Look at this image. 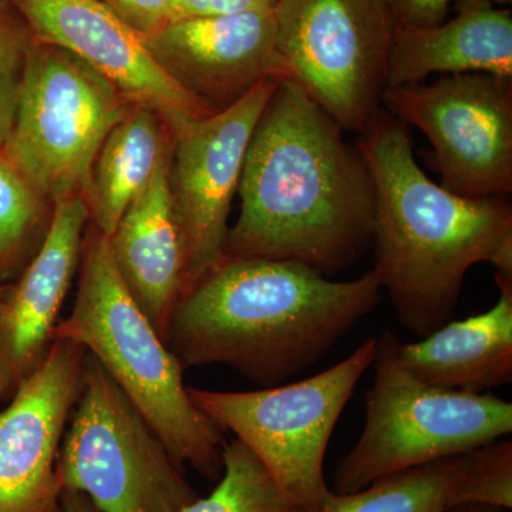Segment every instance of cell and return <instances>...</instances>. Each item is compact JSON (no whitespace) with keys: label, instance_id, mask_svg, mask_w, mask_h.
Segmentation results:
<instances>
[{"label":"cell","instance_id":"6da1fadb","mask_svg":"<svg viewBox=\"0 0 512 512\" xmlns=\"http://www.w3.org/2000/svg\"><path fill=\"white\" fill-rule=\"evenodd\" d=\"M345 131L286 77L249 141L224 258L299 262L328 276L373 244L375 188Z\"/></svg>","mask_w":512,"mask_h":512},{"label":"cell","instance_id":"7a4b0ae2","mask_svg":"<svg viewBox=\"0 0 512 512\" xmlns=\"http://www.w3.org/2000/svg\"><path fill=\"white\" fill-rule=\"evenodd\" d=\"M375 269L332 281L309 266L224 258L175 305L165 343L185 369L222 365L278 386L322 359L382 301Z\"/></svg>","mask_w":512,"mask_h":512},{"label":"cell","instance_id":"3957f363","mask_svg":"<svg viewBox=\"0 0 512 512\" xmlns=\"http://www.w3.org/2000/svg\"><path fill=\"white\" fill-rule=\"evenodd\" d=\"M375 188V272L400 322L419 338L456 311L467 272L488 262L512 278L507 198L461 197L433 183L414 157L410 130L386 110L357 136Z\"/></svg>","mask_w":512,"mask_h":512},{"label":"cell","instance_id":"277c9868","mask_svg":"<svg viewBox=\"0 0 512 512\" xmlns=\"http://www.w3.org/2000/svg\"><path fill=\"white\" fill-rule=\"evenodd\" d=\"M72 312L53 340H70L92 355L146 417L175 463L220 480L222 431L195 407L184 367L121 281L109 237L87 225Z\"/></svg>","mask_w":512,"mask_h":512},{"label":"cell","instance_id":"5b68a950","mask_svg":"<svg viewBox=\"0 0 512 512\" xmlns=\"http://www.w3.org/2000/svg\"><path fill=\"white\" fill-rule=\"evenodd\" d=\"M399 343L389 329L376 339L366 423L336 468L338 494L356 493L380 478L463 456L512 431L510 402L424 383L400 362Z\"/></svg>","mask_w":512,"mask_h":512},{"label":"cell","instance_id":"8992f818","mask_svg":"<svg viewBox=\"0 0 512 512\" xmlns=\"http://www.w3.org/2000/svg\"><path fill=\"white\" fill-rule=\"evenodd\" d=\"M57 457L62 491L101 512H177L197 500L146 417L92 355Z\"/></svg>","mask_w":512,"mask_h":512},{"label":"cell","instance_id":"52a82bcc","mask_svg":"<svg viewBox=\"0 0 512 512\" xmlns=\"http://www.w3.org/2000/svg\"><path fill=\"white\" fill-rule=\"evenodd\" d=\"M376 338L319 375L254 392L188 387L192 403L221 431H232L259 458L276 484L309 512L333 491L326 484V450L356 384L373 366Z\"/></svg>","mask_w":512,"mask_h":512},{"label":"cell","instance_id":"ba28073f","mask_svg":"<svg viewBox=\"0 0 512 512\" xmlns=\"http://www.w3.org/2000/svg\"><path fill=\"white\" fill-rule=\"evenodd\" d=\"M133 104L73 53L35 39L2 150L52 204L83 195L100 147Z\"/></svg>","mask_w":512,"mask_h":512},{"label":"cell","instance_id":"9c48e42d","mask_svg":"<svg viewBox=\"0 0 512 512\" xmlns=\"http://www.w3.org/2000/svg\"><path fill=\"white\" fill-rule=\"evenodd\" d=\"M276 45L289 79L343 131L383 111L394 28L384 0H278Z\"/></svg>","mask_w":512,"mask_h":512},{"label":"cell","instance_id":"30bf717a","mask_svg":"<svg viewBox=\"0 0 512 512\" xmlns=\"http://www.w3.org/2000/svg\"><path fill=\"white\" fill-rule=\"evenodd\" d=\"M383 110L429 138L441 187L476 200L511 194L512 79L450 74L389 87Z\"/></svg>","mask_w":512,"mask_h":512},{"label":"cell","instance_id":"8fae6325","mask_svg":"<svg viewBox=\"0 0 512 512\" xmlns=\"http://www.w3.org/2000/svg\"><path fill=\"white\" fill-rule=\"evenodd\" d=\"M281 80H264L228 109L192 121L173 137L170 185L187 247V289L224 259L249 141Z\"/></svg>","mask_w":512,"mask_h":512},{"label":"cell","instance_id":"7c38bea8","mask_svg":"<svg viewBox=\"0 0 512 512\" xmlns=\"http://www.w3.org/2000/svg\"><path fill=\"white\" fill-rule=\"evenodd\" d=\"M86 350L53 340L0 412V512H62L57 457L82 389Z\"/></svg>","mask_w":512,"mask_h":512},{"label":"cell","instance_id":"4fadbf2b","mask_svg":"<svg viewBox=\"0 0 512 512\" xmlns=\"http://www.w3.org/2000/svg\"><path fill=\"white\" fill-rule=\"evenodd\" d=\"M143 39L168 76L211 114L228 109L266 79L289 77L276 45L275 6L171 20Z\"/></svg>","mask_w":512,"mask_h":512},{"label":"cell","instance_id":"5bb4252c","mask_svg":"<svg viewBox=\"0 0 512 512\" xmlns=\"http://www.w3.org/2000/svg\"><path fill=\"white\" fill-rule=\"evenodd\" d=\"M36 40L62 47L110 80L131 103L157 111L173 137L211 116L168 76L143 36L99 0H10Z\"/></svg>","mask_w":512,"mask_h":512},{"label":"cell","instance_id":"9a60e30c","mask_svg":"<svg viewBox=\"0 0 512 512\" xmlns=\"http://www.w3.org/2000/svg\"><path fill=\"white\" fill-rule=\"evenodd\" d=\"M90 217L83 195L53 202L52 220L22 278L0 306V375L18 387L45 359L74 275Z\"/></svg>","mask_w":512,"mask_h":512},{"label":"cell","instance_id":"2e32d148","mask_svg":"<svg viewBox=\"0 0 512 512\" xmlns=\"http://www.w3.org/2000/svg\"><path fill=\"white\" fill-rule=\"evenodd\" d=\"M170 160L171 154L109 237L121 281L164 342L168 319L188 286L187 247L171 194Z\"/></svg>","mask_w":512,"mask_h":512},{"label":"cell","instance_id":"e0dca14e","mask_svg":"<svg viewBox=\"0 0 512 512\" xmlns=\"http://www.w3.org/2000/svg\"><path fill=\"white\" fill-rule=\"evenodd\" d=\"M454 18L429 28H394L387 89L431 74H493L512 79V13L490 0H456Z\"/></svg>","mask_w":512,"mask_h":512},{"label":"cell","instance_id":"ac0fdd59","mask_svg":"<svg viewBox=\"0 0 512 512\" xmlns=\"http://www.w3.org/2000/svg\"><path fill=\"white\" fill-rule=\"evenodd\" d=\"M490 311L447 322L426 338L399 343L397 355L417 379L458 392L483 393L512 380V278L495 276Z\"/></svg>","mask_w":512,"mask_h":512},{"label":"cell","instance_id":"d6986e66","mask_svg":"<svg viewBox=\"0 0 512 512\" xmlns=\"http://www.w3.org/2000/svg\"><path fill=\"white\" fill-rule=\"evenodd\" d=\"M171 150L173 134L163 117L150 107L133 104L110 131L94 160L83 194L90 224L110 237Z\"/></svg>","mask_w":512,"mask_h":512},{"label":"cell","instance_id":"ffe728a7","mask_svg":"<svg viewBox=\"0 0 512 512\" xmlns=\"http://www.w3.org/2000/svg\"><path fill=\"white\" fill-rule=\"evenodd\" d=\"M468 454L380 478L356 493H332L319 512H448Z\"/></svg>","mask_w":512,"mask_h":512},{"label":"cell","instance_id":"44dd1931","mask_svg":"<svg viewBox=\"0 0 512 512\" xmlns=\"http://www.w3.org/2000/svg\"><path fill=\"white\" fill-rule=\"evenodd\" d=\"M46 200L0 148V278L33 258L52 220Z\"/></svg>","mask_w":512,"mask_h":512},{"label":"cell","instance_id":"7402d4cb","mask_svg":"<svg viewBox=\"0 0 512 512\" xmlns=\"http://www.w3.org/2000/svg\"><path fill=\"white\" fill-rule=\"evenodd\" d=\"M222 460L224 468L214 491L177 512H309L276 484L242 441L225 444Z\"/></svg>","mask_w":512,"mask_h":512},{"label":"cell","instance_id":"603a6c76","mask_svg":"<svg viewBox=\"0 0 512 512\" xmlns=\"http://www.w3.org/2000/svg\"><path fill=\"white\" fill-rule=\"evenodd\" d=\"M477 504L512 507V443L495 440L468 453L463 477L453 497L454 508Z\"/></svg>","mask_w":512,"mask_h":512},{"label":"cell","instance_id":"cb8c5ba5","mask_svg":"<svg viewBox=\"0 0 512 512\" xmlns=\"http://www.w3.org/2000/svg\"><path fill=\"white\" fill-rule=\"evenodd\" d=\"M35 36L9 0H0V148L15 123L23 73Z\"/></svg>","mask_w":512,"mask_h":512},{"label":"cell","instance_id":"d4e9b609","mask_svg":"<svg viewBox=\"0 0 512 512\" xmlns=\"http://www.w3.org/2000/svg\"><path fill=\"white\" fill-rule=\"evenodd\" d=\"M127 26L148 36L171 22V0H99Z\"/></svg>","mask_w":512,"mask_h":512},{"label":"cell","instance_id":"484cf974","mask_svg":"<svg viewBox=\"0 0 512 512\" xmlns=\"http://www.w3.org/2000/svg\"><path fill=\"white\" fill-rule=\"evenodd\" d=\"M394 25L400 28H429L447 19L454 0H384Z\"/></svg>","mask_w":512,"mask_h":512},{"label":"cell","instance_id":"4316f807","mask_svg":"<svg viewBox=\"0 0 512 512\" xmlns=\"http://www.w3.org/2000/svg\"><path fill=\"white\" fill-rule=\"evenodd\" d=\"M278 0H171V20L212 18L274 8Z\"/></svg>","mask_w":512,"mask_h":512},{"label":"cell","instance_id":"83f0119b","mask_svg":"<svg viewBox=\"0 0 512 512\" xmlns=\"http://www.w3.org/2000/svg\"><path fill=\"white\" fill-rule=\"evenodd\" d=\"M62 512H101L84 494L62 491Z\"/></svg>","mask_w":512,"mask_h":512},{"label":"cell","instance_id":"f1b7e54d","mask_svg":"<svg viewBox=\"0 0 512 512\" xmlns=\"http://www.w3.org/2000/svg\"><path fill=\"white\" fill-rule=\"evenodd\" d=\"M448 512H503L500 508L488 507V505L468 504L453 508Z\"/></svg>","mask_w":512,"mask_h":512},{"label":"cell","instance_id":"f546056e","mask_svg":"<svg viewBox=\"0 0 512 512\" xmlns=\"http://www.w3.org/2000/svg\"><path fill=\"white\" fill-rule=\"evenodd\" d=\"M8 383H6L5 377L0 375V396L8 390Z\"/></svg>","mask_w":512,"mask_h":512},{"label":"cell","instance_id":"4dcf8cb0","mask_svg":"<svg viewBox=\"0 0 512 512\" xmlns=\"http://www.w3.org/2000/svg\"><path fill=\"white\" fill-rule=\"evenodd\" d=\"M9 289L8 286L0 285V306H2L3 299L8 295Z\"/></svg>","mask_w":512,"mask_h":512},{"label":"cell","instance_id":"1f68e13d","mask_svg":"<svg viewBox=\"0 0 512 512\" xmlns=\"http://www.w3.org/2000/svg\"><path fill=\"white\" fill-rule=\"evenodd\" d=\"M490 2L493 3V5L498 6V8H500V6L510 5L512 0H490Z\"/></svg>","mask_w":512,"mask_h":512},{"label":"cell","instance_id":"d6a6232c","mask_svg":"<svg viewBox=\"0 0 512 512\" xmlns=\"http://www.w3.org/2000/svg\"><path fill=\"white\" fill-rule=\"evenodd\" d=\"M9 2H10V0H9Z\"/></svg>","mask_w":512,"mask_h":512}]
</instances>
